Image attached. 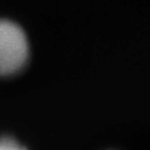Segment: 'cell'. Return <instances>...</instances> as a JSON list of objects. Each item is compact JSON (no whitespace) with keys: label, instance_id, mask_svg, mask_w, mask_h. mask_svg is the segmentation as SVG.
Wrapping results in <instances>:
<instances>
[{"label":"cell","instance_id":"obj_1","mask_svg":"<svg viewBox=\"0 0 150 150\" xmlns=\"http://www.w3.org/2000/svg\"><path fill=\"white\" fill-rule=\"evenodd\" d=\"M26 36L16 24L0 20V75L19 71L28 60Z\"/></svg>","mask_w":150,"mask_h":150},{"label":"cell","instance_id":"obj_2","mask_svg":"<svg viewBox=\"0 0 150 150\" xmlns=\"http://www.w3.org/2000/svg\"><path fill=\"white\" fill-rule=\"evenodd\" d=\"M0 150H26L11 138H0Z\"/></svg>","mask_w":150,"mask_h":150}]
</instances>
